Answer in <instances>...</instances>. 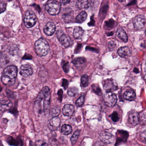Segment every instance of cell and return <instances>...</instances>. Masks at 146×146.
<instances>
[{"label":"cell","mask_w":146,"mask_h":146,"mask_svg":"<svg viewBox=\"0 0 146 146\" xmlns=\"http://www.w3.org/2000/svg\"><path fill=\"white\" fill-rule=\"evenodd\" d=\"M50 100V90L48 87H44L38 95L35 104L37 106L39 105L43 102V110L46 113L49 110Z\"/></svg>","instance_id":"obj_1"},{"label":"cell","mask_w":146,"mask_h":146,"mask_svg":"<svg viewBox=\"0 0 146 146\" xmlns=\"http://www.w3.org/2000/svg\"><path fill=\"white\" fill-rule=\"evenodd\" d=\"M49 43L43 38H40L36 41L34 45L35 52L39 56L46 55L49 53Z\"/></svg>","instance_id":"obj_2"},{"label":"cell","mask_w":146,"mask_h":146,"mask_svg":"<svg viewBox=\"0 0 146 146\" xmlns=\"http://www.w3.org/2000/svg\"><path fill=\"white\" fill-rule=\"evenodd\" d=\"M45 9L51 15H57L61 11V5L56 0H49L45 4Z\"/></svg>","instance_id":"obj_3"},{"label":"cell","mask_w":146,"mask_h":146,"mask_svg":"<svg viewBox=\"0 0 146 146\" xmlns=\"http://www.w3.org/2000/svg\"><path fill=\"white\" fill-rule=\"evenodd\" d=\"M24 24L27 28H31L35 25L37 22L36 15L32 11L27 10L25 14Z\"/></svg>","instance_id":"obj_4"},{"label":"cell","mask_w":146,"mask_h":146,"mask_svg":"<svg viewBox=\"0 0 146 146\" xmlns=\"http://www.w3.org/2000/svg\"><path fill=\"white\" fill-rule=\"evenodd\" d=\"M104 100L106 105L109 107H113L116 104L117 98L115 94L108 93L105 97Z\"/></svg>","instance_id":"obj_5"},{"label":"cell","mask_w":146,"mask_h":146,"mask_svg":"<svg viewBox=\"0 0 146 146\" xmlns=\"http://www.w3.org/2000/svg\"><path fill=\"white\" fill-rule=\"evenodd\" d=\"M103 88L107 92H111L118 88L117 86L112 80H106L103 82Z\"/></svg>","instance_id":"obj_6"},{"label":"cell","mask_w":146,"mask_h":146,"mask_svg":"<svg viewBox=\"0 0 146 146\" xmlns=\"http://www.w3.org/2000/svg\"><path fill=\"white\" fill-rule=\"evenodd\" d=\"M146 23V19L142 15L137 16L134 20V26L135 29L137 30H141L143 29Z\"/></svg>","instance_id":"obj_7"},{"label":"cell","mask_w":146,"mask_h":146,"mask_svg":"<svg viewBox=\"0 0 146 146\" xmlns=\"http://www.w3.org/2000/svg\"><path fill=\"white\" fill-rule=\"evenodd\" d=\"M100 141L105 144L113 143L115 141V137L111 134L107 132H104L100 134Z\"/></svg>","instance_id":"obj_8"},{"label":"cell","mask_w":146,"mask_h":146,"mask_svg":"<svg viewBox=\"0 0 146 146\" xmlns=\"http://www.w3.org/2000/svg\"><path fill=\"white\" fill-rule=\"evenodd\" d=\"M139 115L136 111H133L129 113L128 116L129 123L132 126H135L139 122Z\"/></svg>","instance_id":"obj_9"},{"label":"cell","mask_w":146,"mask_h":146,"mask_svg":"<svg viewBox=\"0 0 146 146\" xmlns=\"http://www.w3.org/2000/svg\"><path fill=\"white\" fill-rule=\"evenodd\" d=\"M20 74L24 77H27L31 75L33 73V69L28 64L22 65L20 68Z\"/></svg>","instance_id":"obj_10"},{"label":"cell","mask_w":146,"mask_h":146,"mask_svg":"<svg viewBox=\"0 0 146 146\" xmlns=\"http://www.w3.org/2000/svg\"><path fill=\"white\" fill-rule=\"evenodd\" d=\"M17 72L18 71L17 68L15 66L7 67L3 71L4 75L12 79H15L17 76Z\"/></svg>","instance_id":"obj_11"},{"label":"cell","mask_w":146,"mask_h":146,"mask_svg":"<svg viewBox=\"0 0 146 146\" xmlns=\"http://www.w3.org/2000/svg\"><path fill=\"white\" fill-rule=\"evenodd\" d=\"M58 40L60 43L65 48L70 47L73 44V41L70 37L66 34H63L59 36Z\"/></svg>","instance_id":"obj_12"},{"label":"cell","mask_w":146,"mask_h":146,"mask_svg":"<svg viewBox=\"0 0 146 146\" xmlns=\"http://www.w3.org/2000/svg\"><path fill=\"white\" fill-rule=\"evenodd\" d=\"M61 124V120L60 118L57 117H53L49 121L48 124L49 128L51 130H55L57 129L60 127Z\"/></svg>","instance_id":"obj_13"},{"label":"cell","mask_w":146,"mask_h":146,"mask_svg":"<svg viewBox=\"0 0 146 146\" xmlns=\"http://www.w3.org/2000/svg\"><path fill=\"white\" fill-rule=\"evenodd\" d=\"M56 27L53 22H48L44 28V32L47 36H51L55 31Z\"/></svg>","instance_id":"obj_14"},{"label":"cell","mask_w":146,"mask_h":146,"mask_svg":"<svg viewBox=\"0 0 146 146\" xmlns=\"http://www.w3.org/2000/svg\"><path fill=\"white\" fill-rule=\"evenodd\" d=\"M75 110V107L72 105H65L63 108V114L66 116H71L73 114Z\"/></svg>","instance_id":"obj_15"},{"label":"cell","mask_w":146,"mask_h":146,"mask_svg":"<svg viewBox=\"0 0 146 146\" xmlns=\"http://www.w3.org/2000/svg\"><path fill=\"white\" fill-rule=\"evenodd\" d=\"M91 0H78L76 3V6L80 9H87L91 7Z\"/></svg>","instance_id":"obj_16"},{"label":"cell","mask_w":146,"mask_h":146,"mask_svg":"<svg viewBox=\"0 0 146 146\" xmlns=\"http://www.w3.org/2000/svg\"><path fill=\"white\" fill-rule=\"evenodd\" d=\"M117 53L121 57H126L131 55L130 49L127 47H121L118 49Z\"/></svg>","instance_id":"obj_17"},{"label":"cell","mask_w":146,"mask_h":146,"mask_svg":"<svg viewBox=\"0 0 146 146\" xmlns=\"http://www.w3.org/2000/svg\"><path fill=\"white\" fill-rule=\"evenodd\" d=\"M123 98L125 100L129 101L134 100L136 98V94L134 91L132 90H127L124 93Z\"/></svg>","instance_id":"obj_18"},{"label":"cell","mask_w":146,"mask_h":146,"mask_svg":"<svg viewBox=\"0 0 146 146\" xmlns=\"http://www.w3.org/2000/svg\"><path fill=\"white\" fill-rule=\"evenodd\" d=\"M1 80L3 84L6 86H12L15 82V79H12L5 75H3L2 76Z\"/></svg>","instance_id":"obj_19"},{"label":"cell","mask_w":146,"mask_h":146,"mask_svg":"<svg viewBox=\"0 0 146 146\" xmlns=\"http://www.w3.org/2000/svg\"><path fill=\"white\" fill-rule=\"evenodd\" d=\"M84 33V31L81 27H76L73 31V36L77 39H80Z\"/></svg>","instance_id":"obj_20"},{"label":"cell","mask_w":146,"mask_h":146,"mask_svg":"<svg viewBox=\"0 0 146 146\" xmlns=\"http://www.w3.org/2000/svg\"><path fill=\"white\" fill-rule=\"evenodd\" d=\"M117 35L121 40H122L125 42H127L128 41V36L126 32L123 29L120 28L117 30L116 33Z\"/></svg>","instance_id":"obj_21"},{"label":"cell","mask_w":146,"mask_h":146,"mask_svg":"<svg viewBox=\"0 0 146 146\" xmlns=\"http://www.w3.org/2000/svg\"><path fill=\"white\" fill-rule=\"evenodd\" d=\"M73 129L70 125L64 124L62 127L61 132L64 135H68L72 133Z\"/></svg>","instance_id":"obj_22"},{"label":"cell","mask_w":146,"mask_h":146,"mask_svg":"<svg viewBox=\"0 0 146 146\" xmlns=\"http://www.w3.org/2000/svg\"><path fill=\"white\" fill-rule=\"evenodd\" d=\"M87 15L86 12L82 11L76 17V20L79 23H81L85 21L87 18Z\"/></svg>","instance_id":"obj_23"},{"label":"cell","mask_w":146,"mask_h":146,"mask_svg":"<svg viewBox=\"0 0 146 146\" xmlns=\"http://www.w3.org/2000/svg\"><path fill=\"white\" fill-rule=\"evenodd\" d=\"M12 106V103L9 100H3L1 101V110H7Z\"/></svg>","instance_id":"obj_24"},{"label":"cell","mask_w":146,"mask_h":146,"mask_svg":"<svg viewBox=\"0 0 146 146\" xmlns=\"http://www.w3.org/2000/svg\"><path fill=\"white\" fill-rule=\"evenodd\" d=\"M89 83V77L86 74H84L81 76V84L84 87H87Z\"/></svg>","instance_id":"obj_25"},{"label":"cell","mask_w":146,"mask_h":146,"mask_svg":"<svg viewBox=\"0 0 146 146\" xmlns=\"http://www.w3.org/2000/svg\"><path fill=\"white\" fill-rule=\"evenodd\" d=\"M79 90L76 87H71L69 88L67 91V93L68 95L70 97H73L78 94Z\"/></svg>","instance_id":"obj_26"},{"label":"cell","mask_w":146,"mask_h":146,"mask_svg":"<svg viewBox=\"0 0 146 146\" xmlns=\"http://www.w3.org/2000/svg\"><path fill=\"white\" fill-rule=\"evenodd\" d=\"M80 133V131L79 130H77L72 135L71 138V141L73 145H74L76 143L79 136Z\"/></svg>","instance_id":"obj_27"},{"label":"cell","mask_w":146,"mask_h":146,"mask_svg":"<svg viewBox=\"0 0 146 146\" xmlns=\"http://www.w3.org/2000/svg\"><path fill=\"white\" fill-rule=\"evenodd\" d=\"M60 113V109L58 107H54L51 110V115L53 117L58 116Z\"/></svg>","instance_id":"obj_28"},{"label":"cell","mask_w":146,"mask_h":146,"mask_svg":"<svg viewBox=\"0 0 146 146\" xmlns=\"http://www.w3.org/2000/svg\"><path fill=\"white\" fill-rule=\"evenodd\" d=\"M85 62V58L83 57H78L74 59L72 62L75 65H80L84 63Z\"/></svg>","instance_id":"obj_29"},{"label":"cell","mask_w":146,"mask_h":146,"mask_svg":"<svg viewBox=\"0 0 146 146\" xmlns=\"http://www.w3.org/2000/svg\"><path fill=\"white\" fill-rule=\"evenodd\" d=\"M85 95L83 94V95H81V96L80 97V98H79L77 100L76 102H75V104H76V106H81L83 105L84 102H85Z\"/></svg>","instance_id":"obj_30"},{"label":"cell","mask_w":146,"mask_h":146,"mask_svg":"<svg viewBox=\"0 0 146 146\" xmlns=\"http://www.w3.org/2000/svg\"><path fill=\"white\" fill-rule=\"evenodd\" d=\"M92 88L93 90L98 95H100L102 94V91H101L99 87L97 85L93 84L92 86Z\"/></svg>","instance_id":"obj_31"},{"label":"cell","mask_w":146,"mask_h":146,"mask_svg":"<svg viewBox=\"0 0 146 146\" xmlns=\"http://www.w3.org/2000/svg\"><path fill=\"white\" fill-rule=\"evenodd\" d=\"M111 119L112 121L114 122H117L118 121L119 119V116H118V114L116 111H114L112 114L111 116Z\"/></svg>","instance_id":"obj_32"},{"label":"cell","mask_w":146,"mask_h":146,"mask_svg":"<svg viewBox=\"0 0 146 146\" xmlns=\"http://www.w3.org/2000/svg\"><path fill=\"white\" fill-rule=\"evenodd\" d=\"M139 119L141 124H146V113L141 114L139 116Z\"/></svg>","instance_id":"obj_33"},{"label":"cell","mask_w":146,"mask_h":146,"mask_svg":"<svg viewBox=\"0 0 146 146\" xmlns=\"http://www.w3.org/2000/svg\"><path fill=\"white\" fill-rule=\"evenodd\" d=\"M36 146H47V144L44 141L39 140L36 141L35 144Z\"/></svg>","instance_id":"obj_34"},{"label":"cell","mask_w":146,"mask_h":146,"mask_svg":"<svg viewBox=\"0 0 146 146\" xmlns=\"http://www.w3.org/2000/svg\"><path fill=\"white\" fill-rule=\"evenodd\" d=\"M140 138L142 142L146 143V130L142 131L141 133Z\"/></svg>","instance_id":"obj_35"},{"label":"cell","mask_w":146,"mask_h":146,"mask_svg":"<svg viewBox=\"0 0 146 146\" xmlns=\"http://www.w3.org/2000/svg\"><path fill=\"white\" fill-rule=\"evenodd\" d=\"M116 45L115 43V42L111 41V42H109V47L110 49L113 50L115 48Z\"/></svg>","instance_id":"obj_36"},{"label":"cell","mask_w":146,"mask_h":146,"mask_svg":"<svg viewBox=\"0 0 146 146\" xmlns=\"http://www.w3.org/2000/svg\"><path fill=\"white\" fill-rule=\"evenodd\" d=\"M6 3L4 2H1V13H2L3 12L5 11L6 8Z\"/></svg>","instance_id":"obj_37"},{"label":"cell","mask_w":146,"mask_h":146,"mask_svg":"<svg viewBox=\"0 0 146 146\" xmlns=\"http://www.w3.org/2000/svg\"><path fill=\"white\" fill-rule=\"evenodd\" d=\"M93 146H106V144H105L103 142H102L101 141H97L94 143V145Z\"/></svg>","instance_id":"obj_38"},{"label":"cell","mask_w":146,"mask_h":146,"mask_svg":"<svg viewBox=\"0 0 146 146\" xmlns=\"http://www.w3.org/2000/svg\"><path fill=\"white\" fill-rule=\"evenodd\" d=\"M68 86V82L67 80L63 79V80L62 86L64 87V89H66L67 88Z\"/></svg>","instance_id":"obj_39"},{"label":"cell","mask_w":146,"mask_h":146,"mask_svg":"<svg viewBox=\"0 0 146 146\" xmlns=\"http://www.w3.org/2000/svg\"><path fill=\"white\" fill-rule=\"evenodd\" d=\"M63 69L64 70V72H66L67 73L68 72L69 68L68 64V63H65L63 66Z\"/></svg>","instance_id":"obj_40"},{"label":"cell","mask_w":146,"mask_h":146,"mask_svg":"<svg viewBox=\"0 0 146 146\" xmlns=\"http://www.w3.org/2000/svg\"><path fill=\"white\" fill-rule=\"evenodd\" d=\"M71 0H60L61 3L63 5H67L69 3Z\"/></svg>","instance_id":"obj_41"},{"label":"cell","mask_w":146,"mask_h":146,"mask_svg":"<svg viewBox=\"0 0 146 146\" xmlns=\"http://www.w3.org/2000/svg\"><path fill=\"white\" fill-rule=\"evenodd\" d=\"M145 72L146 73V62H145Z\"/></svg>","instance_id":"obj_42"},{"label":"cell","mask_w":146,"mask_h":146,"mask_svg":"<svg viewBox=\"0 0 146 146\" xmlns=\"http://www.w3.org/2000/svg\"><path fill=\"white\" fill-rule=\"evenodd\" d=\"M118 1L120 2H123V1H124V0H118Z\"/></svg>","instance_id":"obj_43"},{"label":"cell","mask_w":146,"mask_h":146,"mask_svg":"<svg viewBox=\"0 0 146 146\" xmlns=\"http://www.w3.org/2000/svg\"><path fill=\"white\" fill-rule=\"evenodd\" d=\"M7 1H13V0H7Z\"/></svg>","instance_id":"obj_44"},{"label":"cell","mask_w":146,"mask_h":146,"mask_svg":"<svg viewBox=\"0 0 146 146\" xmlns=\"http://www.w3.org/2000/svg\"><path fill=\"white\" fill-rule=\"evenodd\" d=\"M145 34H146V31H145Z\"/></svg>","instance_id":"obj_45"}]
</instances>
